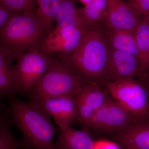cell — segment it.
I'll list each match as a JSON object with an SVG mask.
<instances>
[{
    "label": "cell",
    "instance_id": "cell-5",
    "mask_svg": "<svg viewBox=\"0 0 149 149\" xmlns=\"http://www.w3.org/2000/svg\"><path fill=\"white\" fill-rule=\"evenodd\" d=\"M104 86L113 100L137 119L149 115V98L143 84L134 77L107 83Z\"/></svg>",
    "mask_w": 149,
    "mask_h": 149
},
{
    "label": "cell",
    "instance_id": "cell-7",
    "mask_svg": "<svg viewBox=\"0 0 149 149\" xmlns=\"http://www.w3.org/2000/svg\"><path fill=\"white\" fill-rule=\"evenodd\" d=\"M74 98L76 119L85 129L96 113L112 100L104 86L92 83H85Z\"/></svg>",
    "mask_w": 149,
    "mask_h": 149
},
{
    "label": "cell",
    "instance_id": "cell-19",
    "mask_svg": "<svg viewBox=\"0 0 149 149\" xmlns=\"http://www.w3.org/2000/svg\"><path fill=\"white\" fill-rule=\"evenodd\" d=\"M107 10V0H92L88 4L79 9L83 23L89 30L101 28Z\"/></svg>",
    "mask_w": 149,
    "mask_h": 149
},
{
    "label": "cell",
    "instance_id": "cell-22",
    "mask_svg": "<svg viewBox=\"0 0 149 149\" xmlns=\"http://www.w3.org/2000/svg\"><path fill=\"white\" fill-rule=\"evenodd\" d=\"M0 4L14 13L22 12L36 13V0H0Z\"/></svg>",
    "mask_w": 149,
    "mask_h": 149
},
{
    "label": "cell",
    "instance_id": "cell-12",
    "mask_svg": "<svg viewBox=\"0 0 149 149\" xmlns=\"http://www.w3.org/2000/svg\"><path fill=\"white\" fill-rule=\"evenodd\" d=\"M139 71L140 65L137 57L110 48L106 84L137 76Z\"/></svg>",
    "mask_w": 149,
    "mask_h": 149
},
{
    "label": "cell",
    "instance_id": "cell-9",
    "mask_svg": "<svg viewBox=\"0 0 149 149\" xmlns=\"http://www.w3.org/2000/svg\"><path fill=\"white\" fill-rule=\"evenodd\" d=\"M29 102L52 116L59 130L70 126L76 119V106L74 96L30 98Z\"/></svg>",
    "mask_w": 149,
    "mask_h": 149
},
{
    "label": "cell",
    "instance_id": "cell-18",
    "mask_svg": "<svg viewBox=\"0 0 149 149\" xmlns=\"http://www.w3.org/2000/svg\"><path fill=\"white\" fill-rule=\"evenodd\" d=\"M62 0H36V18L45 38L53 30V24Z\"/></svg>",
    "mask_w": 149,
    "mask_h": 149
},
{
    "label": "cell",
    "instance_id": "cell-3",
    "mask_svg": "<svg viewBox=\"0 0 149 149\" xmlns=\"http://www.w3.org/2000/svg\"><path fill=\"white\" fill-rule=\"evenodd\" d=\"M51 54L49 65L33 89L30 98L74 96L86 83L71 66L65 55Z\"/></svg>",
    "mask_w": 149,
    "mask_h": 149
},
{
    "label": "cell",
    "instance_id": "cell-24",
    "mask_svg": "<svg viewBox=\"0 0 149 149\" xmlns=\"http://www.w3.org/2000/svg\"><path fill=\"white\" fill-rule=\"evenodd\" d=\"M92 149H121L119 145L114 141L108 140L95 141Z\"/></svg>",
    "mask_w": 149,
    "mask_h": 149
},
{
    "label": "cell",
    "instance_id": "cell-6",
    "mask_svg": "<svg viewBox=\"0 0 149 149\" xmlns=\"http://www.w3.org/2000/svg\"><path fill=\"white\" fill-rule=\"evenodd\" d=\"M51 58V54L42 53L38 50L24 53L15 58L16 64L13 68L18 79L20 95H30L47 71Z\"/></svg>",
    "mask_w": 149,
    "mask_h": 149
},
{
    "label": "cell",
    "instance_id": "cell-4",
    "mask_svg": "<svg viewBox=\"0 0 149 149\" xmlns=\"http://www.w3.org/2000/svg\"><path fill=\"white\" fill-rule=\"evenodd\" d=\"M45 38L36 13H15L0 30V47L15 59L20 54L38 50Z\"/></svg>",
    "mask_w": 149,
    "mask_h": 149
},
{
    "label": "cell",
    "instance_id": "cell-15",
    "mask_svg": "<svg viewBox=\"0 0 149 149\" xmlns=\"http://www.w3.org/2000/svg\"><path fill=\"white\" fill-rule=\"evenodd\" d=\"M55 149H92L95 141L85 130H79L70 126L60 129Z\"/></svg>",
    "mask_w": 149,
    "mask_h": 149
},
{
    "label": "cell",
    "instance_id": "cell-16",
    "mask_svg": "<svg viewBox=\"0 0 149 149\" xmlns=\"http://www.w3.org/2000/svg\"><path fill=\"white\" fill-rule=\"evenodd\" d=\"M102 28L110 48L131 54L138 58L139 52L135 31Z\"/></svg>",
    "mask_w": 149,
    "mask_h": 149
},
{
    "label": "cell",
    "instance_id": "cell-2",
    "mask_svg": "<svg viewBox=\"0 0 149 149\" xmlns=\"http://www.w3.org/2000/svg\"><path fill=\"white\" fill-rule=\"evenodd\" d=\"M110 47L102 28L88 30L75 49L65 55L77 74L86 83L104 86Z\"/></svg>",
    "mask_w": 149,
    "mask_h": 149
},
{
    "label": "cell",
    "instance_id": "cell-13",
    "mask_svg": "<svg viewBox=\"0 0 149 149\" xmlns=\"http://www.w3.org/2000/svg\"><path fill=\"white\" fill-rule=\"evenodd\" d=\"M111 137L121 149H149V115Z\"/></svg>",
    "mask_w": 149,
    "mask_h": 149
},
{
    "label": "cell",
    "instance_id": "cell-23",
    "mask_svg": "<svg viewBox=\"0 0 149 149\" xmlns=\"http://www.w3.org/2000/svg\"><path fill=\"white\" fill-rule=\"evenodd\" d=\"M125 2L142 17L149 12V0H126Z\"/></svg>",
    "mask_w": 149,
    "mask_h": 149
},
{
    "label": "cell",
    "instance_id": "cell-27",
    "mask_svg": "<svg viewBox=\"0 0 149 149\" xmlns=\"http://www.w3.org/2000/svg\"><path fill=\"white\" fill-rule=\"evenodd\" d=\"M1 100H0V120L8 118L7 113H8V109H6V107L1 102Z\"/></svg>",
    "mask_w": 149,
    "mask_h": 149
},
{
    "label": "cell",
    "instance_id": "cell-26",
    "mask_svg": "<svg viewBox=\"0 0 149 149\" xmlns=\"http://www.w3.org/2000/svg\"><path fill=\"white\" fill-rule=\"evenodd\" d=\"M139 81L143 85L147 91L149 98V71L147 74L143 77H139Z\"/></svg>",
    "mask_w": 149,
    "mask_h": 149
},
{
    "label": "cell",
    "instance_id": "cell-29",
    "mask_svg": "<svg viewBox=\"0 0 149 149\" xmlns=\"http://www.w3.org/2000/svg\"><path fill=\"white\" fill-rule=\"evenodd\" d=\"M143 17H144V18L146 19L147 21L149 23V12L146 15H145V16H143Z\"/></svg>",
    "mask_w": 149,
    "mask_h": 149
},
{
    "label": "cell",
    "instance_id": "cell-1",
    "mask_svg": "<svg viewBox=\"0 0 149 149\" xmlns=\"http://www.w3.org/2000/svg\"><path fill=\"white\" fill-rule=\"evenodd\" d=\"M8 111L11 122L21 131L25 149H55L54 139L58 128L51 116L35 104L19 100L15 96L7 98Z\"/></svg>",
    "mask_w": 149,
    "mask_h": 149
},
{
    "label": "cell",
    "instance_id": "cell-10",
    "mask_svg": "<svg viewBox=\"0 0 149 149\" xmlns=\"http://www.w3.org/2000/svg\"><path fill=\"white\" fill-rule=\"evenodd\" d=\"M89 30H68L56 27L44 39L38 51L45 54L68 55L80 45Z\"/></svg>",
    "mask_w": 149,
    "mask_h": 149
},
{
    "label": "cell",
    "instance_id": "cell-11",
    "mask_svg": "<svg viewBox=\"0 0 149 149\" xmlns=\"http://www.w3.org/2000/svg\"><path fill=\"white\" fill-rule=\"evenodd\" d=\"M142 17L122 0H107V10L101 28L135 32Z\"/></svg>",
    "mask_w": 149,
    "mask_h": 149
},
{
    "label": "cell",
    "instance_id": "cell-17",
    "mask_svg": "<svg viewBox=\"0 0 149 149\" xmlns=\"http://www.w3.org/2000/svg\"><path fill=\"white\" fill-rule=\"evenodd\" d=\"M56 27L68 30L86 29L74 0H62L56 19Z\"/></svg>",
    "mask_w": 149,
    "mask_h": 149
},
{
    "label": "cell",
    "instance_id": "cell-20",
    "mask_svg": "<svg viewBox=\"0 0 149 149\" xmlns=\"http://www.w3.org/2000/svg\"><path fill=\"white\" fill-rule=\"evenodd\" d=\"M140 71L138 77H143L149 71V23L144 17L135 30Z\"/></svg>",
    "mask_w": 149,
    "mask_h": 149
},
{
    "label": "cell",
    "instance_id": "cell-8",
    "mask_svg": "<svg viewBox=\"0 0 149 149\" xmlns=\"http://www.w3.org/2000/svg\"><path fill=\"white\" fill-rule=\"evenodd\" d=\"M137 120L112 99L96 113L87 128L112 134L125 129Z\"/></svg>",
    "mask_w": 149,
    "mask_h": 149
},
{
    "label": "cell",
    "instance_id": "cell-28",
    "mask_svg": "<svg viewBox=\"0 0 149 149\" xmlns=\"http://www.w3.org/2000/svg\"><path fill=\"white\" fill-rule=\"evenodd\" d=\"M80 3H82L84 6L86 5L89 3L91 2L92 0H79Z\"/></svg>",
    "mask_w": 149,
    "mask_h": 149
},
{
    "label": "cell",
    "instance_id": "cell-25",
    "mask_svg": "<svg viewBox=\"0 0 149 149\" xmlns=\"http://www.w3.org/2000/svg\"><path fill=\"white\" fill-rule=\"evenodd\" d=\"M15 14L0 4V30Z\"/></svg>",
    "mask_w": 149,
    "mask_h": 149
},
{
    "label": "cell",
    "instance_id": "cell-21",
    "mask_svg": "<svg viewBox=\"0 0 149 149\" xmlns=\"http://www.w3.org/2000/svg\"><path fill=\"white\" fill-rule=\"evenodd\" d=\"M11 119L0 120V149H24L22 141L15 138L11 130Z\"/></svg>",
    "mask_w": 149,
    "mask_h": 149
},
{
    "label": "cell",
    "instance_id": "cell-14",
    "mask_svg": "<svg viewBox=\"0 0 149 149\" xmlns=\"http://www.w3.org/2000/svg\"><path fill=\"white\" fill-rule=\"evenodd\" d=\"M14 58L11 54L0 47V100L20 94L16 72L11 63Z\"/></svg>",
    "mask_w": 149,
    "mask_h": 149
}]
</instances>
